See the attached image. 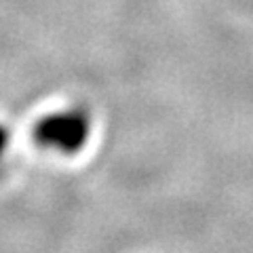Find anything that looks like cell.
<instances>
[{"label":"cell","mask_w":253,"mask_h":253,"mask_svg":"<svg viewBox=\"0 0 253 253\" xmlns=\"http://www.w3.org/2000/svg\"><path fill=\"white\" fill-rule=\"evenodd\" d=\"M32 135L44 148L63 154L78 152L89 139V121L83 112H55L38 121Z\"/></svg>","instance_id":"obj_1"},{"label":"cell","mask_w":253,"mask_h":253,"mask_svg":"<svg viewBox=\"0 0 253 253\" xmlns=\"http://www.w3.org/2000/svg\"><path fill=\"white\" fill-rule=\"evenodd\" d=\"M6 144H9V131H6L4 126L0 125V156H2V152H4Z\"/></svg>","instance_id":"obj_2"}]
</instances>
